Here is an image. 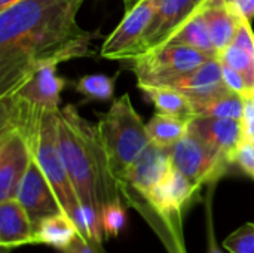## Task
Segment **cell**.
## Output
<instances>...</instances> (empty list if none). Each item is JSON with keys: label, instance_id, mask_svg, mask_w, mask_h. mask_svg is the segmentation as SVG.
<instances>
[{"label": "cell", "instance_id": "cell-26", "mask_svg": "<svg viewBox=\"0 0 254 253\" xmlns=\"http://www.w3.org/2000/svg\"><path fill=\"white\" fill-rule=\"evenodd\" d=\"M223 248L229 253H254V224H246L234 231L223 242Z\"/></svg>", "mask_w": 254, "mask_h": 253}, {"label": "cell", "instance_id": "cell-33", "mask_svg": "<svg viewBox=\"0 0 254 253\" xmlns=\"http://www.w3.org/2000/svg\"><path fill=\"white\" fill-rule=\"evenodd\" d=\"M16 1H19V0H0V9H4V7H7Z\"/></svg>", "mask_w": 254, "mask_h": 253}, {"label": "cell", "instance_id": "cell-28", "mask_svg": "<svg viewBox=\"0 0 254 253\" xmlns=\"http://www.w3.org/2000/svg\"><path fill=\"white\" fill-rule=\"evenodd\" d=\"M222 72H223L225 85H226L231 91H234V92L243 95L246 100H250V98H252V94H250V91H249V88H247V85H246V81L241 78V75H238L235 70H232L231 67H228V66H225V64H222Z\"/></svg>", "mask_w": 254, "mask_h": 253}, {"label": "cell", "instance_id": "cell-1", "mask_svg": "<svg viewBox=\"0 0 254 253\" xmlns=\"http://www.w3.org/2000/svg\"><path fill=\"white\" fill-rule=\"evenodd\" d=\"M85 0H19L0 9V98L36 69L94 57V34L77 24Z\"/></svg>", "mask_w": 254, "mask_h": 253}, {"label": "cell", "instance_id": "cell-2", "mask_svg": "<svg viewBox=\"0 0 254 253\" xmlns=\"http://www.w3.org/2000/svg\"><path fill=\"white\" fill-rule=\"evenodd\" d=\"M58 142L82 206L101 212L107 203L121 201V186L110 173L97 125L82 118L73 104L58 112Z\"/></svg>", "mask_w": 254, "mask_h": 253}, {"label": "cell", "instance_id": "cell-4", "mask_svg": "<svg viewBox=\"0 0 254 253\" xmlns=\"http://www.w3.org/2000/svg\"><path fill=\"white\" fill-rule=\"evenodd\" d=\"M58 112L45 110L39 128L31 137L30 148L33 158L42 169L48 182L54 188L63 212L71 216L80 206L73 183L70 180L58 142Z\"/></svg>", "mask_w": 254, "mask_h": 253}, {"label": "cell", "instance_id": "cell-31", "mask_svg": "<svg viewBox=\"0 0 254 253\" xmlns=\"http://www.w3.org/2000/svg\"><path fill=\"white\" fill-rule=\"evenodd\" d=\"M232 4L246 19L252 21L254 18V0H237Z\"/></svg>", "mask_w": 254, "mask_h": 253}, {"label": "cell", "instance_id": "cell-3", "mask_svg": "<svg viewBox=\"0 0 254 253\" xmlns=\"http://www.w3.org/2000/svg\"><path fill=\"white\" fill-rule=\"evenodd\" d=\"M97 130L110 173L121 183L140 154L150 145L147 127L135 112L128 94L116 98L109 112L100 116Z\"/></svg>", "mask_w": 254, "mask_h": 253}, {"label": "cell", "instance_id": "cell-16", "mask_svg": "<svg viewBox=\"0 0 254 253\" xmlns=\"http://www.w3.org/2000/svg\"><path fill=\"white\" fill-rule=\"evenodd\" d=\"M201 13L208 27L214 48L220 55L235 39L244 16L232 3H223L217 0H205Z\"/></svg>", "mask_w": 254, "mask_h": 253}, {"label": "cell", "instance_id": "cell-9", "mask_svg": "<svg viewBox=\"0 0 254 253\" xmlns=\"http://www.w3.org/2000/svg\"><path fill=\"white\" fill-rule=\"evenodd\" d=\"M205 0H158L155 15L143 34L137 58L170 43L179 30L201 12Z\"/></svg>", "mask_w": 254, "mask_h": 253}, {"label": "cell", "instance_id": "cell-32", "mask_svg": "<svg viewBox=\"0 0 254 253\" xmlns=\"http://www.w3.org/2000/svg\"><path fill=\"white\" fill-rule=\"evenodd\" d=\"M208 253H225L216 243V239H214V234L210 228V233H208Z\"/></svg>", "mask_w": 254, "mask_h": 253}, {"label": "cell", "instance_id": "cell-20", "mask_svg": "<svg viewBox=\"0 0 254 253\" xmlns=\"http://www.w3.org/2000/svg\"><path fill=\"white\" fill-rule=\"evenodd\" d=\"M138 88L149 97V100L155 104V107L161 113L188 118V119L196 116L193 101L179 89L170 86H149V85H141Z\"/></svg>", "mask_w": 254, "mask_h": 253}, {"label": "cell", "instance_id": "cell-19", "mask_svg": "<svg viewBox=\"0 0 254 253\" xmlns=\"http://www.w3.org/2000/svg\"><path fill=\"white\" fill-rule=\"evenodd\" d=\"M79 236V230L73 219L60 212L42 219L33 230V243L46 245L64 252Z\"/></svg>", "mask_w": 254, "mask_h": 253}, {"label": "cell", "instance_id": "cell-35", "mask_svg": "<svg viewBox=\"0 0 254 253\" xmlns=\"http://www.w3.org/2000/svg\"><path fill=\"white\" fill-rule=\"evenodd\" d=\"M252 100H254V94H253V97H252Z\"/></svg>", "mask_w": 254, "mask_h": 253}, {"label": "cell", "instance_id": "cell-23", "mask_svg": "<svg viewBox=\"0 0 254 253\" xmlns=\"http://www.w3.org/2000/svg\"><path fill=\"white\" fill-rule=\"evenodd\" d=\"M247 100L234 92L228 91L204 106L196 116H213V118H229V119H244Z\"/></svg>", "mask_w": 254, "mask_h": 253}, {"label": "cell", "instance_id": "cell-18", "mask_svg": "<svg viewBox=\"0 0 254 253\" xmlns=\"http://www.w3.org/2000/svg\"><path fill=\"white\" fill-rule=\"evenodd\" d=\"M33 245V224L16 198L0 201V246L13 249Z\"/></svg>", "mask_w": 254, "mask_h": 253}, {"label": "cell", "instance_id": "cell-10", "mask_svg": "<svg viewBox=\"0 0 254 253\" xmlns=\"http://www.w3.org/2000/svg\"><path fill=\"white\" fill-rule=\"evenodd\" d=\"M173 169L170 148L150 143L119 183L122 195L132 206L143 200Z\"/></svg>", "mask_w": 254, "mask_h": 253}, {"label": "cell", "instance_id": "cell-17", "mask_svg": "<svg viewBox=\"0 0 254 253\" xmlns=\"http://www.w3.org/2000/svg\"><path fill=\"white\" fill-rule=\"evenodd\" d=\"M222 64L235 70L246 81L253 97L254 94V33L252 21L243 18L232 43L219 55Z\"/></svg>", "mask_w": 254, "mask_h": 253}, {"label": "cell", "instance_id": "cell-21", "mask_svg": "<svg viewBox=\"0 0 254 253\" xmlns=\"http://www.w3.org/2000/svg\"><path fill=\"white\" fill-rule=\"evenodd\" d=\"M189 124L190 119L188 118H180V116H173L158 112L150 118L146 127L150 137V143H155L162 148H171L188 134Z\"/></svg>", "mask_w": 254, "mask_h": 253}, {"label": "cell", "instance_id": "cell-11", "mask_svg": "<svg viewBox=\"0 0 254 253\" xmlns=\"http://www.w3.org/2000/svg\"><path fill=\"white\" fill-rule=\"evenodd\" d=\"M33 152L25 136L15 127H0V201L16 197Z\"/></svg>", "mask_w": 254, "mask_h": 253}, {"label": "cell", "instance_id": "cell-22", "mask_svg": "<svg viewBox=\"0 0 254 253\" xmlns=\"http://www.w3.org/2000/svg\"><path fill=\"white\" fill-rule=\"evenodd\" d=\"M171 42L190 46L211 58H219V54L214 48L208 27H207L205 19L201 12L196 13L190 21H188L179 30V33L171 39Z\"/></svg>", "mask_w": 254, "mask_h": 253}, {"label": "cell", "instance_id": "cell-30", "mask_svg": "<svg viewBox=\"0 0 254 253\" xmlns=\"http://www.w3.org/2000/svg\"><path fill=\"white\" fill-rule=\"evenodd\" d=\"M244 125H246V140H254V100H247L246 103V116H244Z\"/></svg>", "mask_w": 254, "mask_h": 253}, {"label": "cell", "instance_id": "cell-5", "mask_svg": "<svg viewBox=\"0 0 254 253\" xmlns=\"http://www.w3.org/2000/svg\"><path fill=\"white\" fill-rule=\"evenodd\" d=\"M199 189V186L192 183L186 176L173 167L162 182H159L143 200L132 206L143 215L146 210H150L155 219L161 221L168 228L177 246L185 253L183 245L177 242V237L182 240V216L189 209Z\"/></svg>", "mask_w": 254, "mask_h": 253}, {"label": "cell", "instance_id": "cell-25", "mask_svg": "<svg viewBox=\"0 0 254 253\" xmlns=\"http://www.w3.org/2000/svg\"><path fill=\"white\" fill-rule=\"evenodd\" d=\"M101 221L104 228V236L109 237H119L127 225V212L122 201L107 203L101 209Z\"/></svg>", "mask_w": 254, "mask_h": 253}, {"label": "cell", "instance_id": "cell-8", "mask_svg": "<svg viewBox=\"0 0 254 253\" xmlns=\"http://www.w3.org/2000/svg\"><path fill=\"white\" fill-rule=\"evenodd\" d=\"M158 0H125V13L116 28L104 39L101 55L109 60L132 61L146 33Z\"/></svg>", "mask_w": 254, "mask_h": 253}, {"label": "cell", "instance_id": "cell-6", "mask_svg": "<svg viewBox=\"0 0 254 253\" xmlns=\"http://www.w3.org/2000/svg\"><path fill=\"white\" fill-rule=\"evenodd\" d=\"M211 60V57L186 45L170 42L131 63V69L137 76V86H161L165 82L189 73Z\"/></svg>", "mask_w": 254, "mask_h": 253}, {"label": "cell", "instance_id": "cell-12", "mask_svg": "<svg viewBox=\"0 0 254 253\" xmlns=\"http://www.w3.org/2000/svg\"><path fill=\"white\" fill-rule=\"evenodd\" d=\"M161 86H170L185 92L193 101L196 115L210 101L231 91L225 85L222 63L219 58H211L201 64L199 67H196L195 70L177 76Z\"/></svg>", "mask_w": 254, "mask_h": 253}, {"label": "cell", "instance_id": "cell-24", "mask_svg": "<svg viewBox=\"0 0 254 253\" xmlns=\"http://www.w3.org/2000/svg\"><path fill=\"white\" fill-rule=\"evenodd\" d=\"M118 75L113 78L106 75H88L82 76L76 84L74 89L85 97L86 101H107L113 98L115 92V81Z\"/></svg>", "mask_w": 254, "mask_h": 253}, {"label": "cell", "instance_id": "cell-29", "mask_svg": "<svg viewBox=\"0 0 254 253\" xmlns=\"http://www.w3.org/2000/svg\"><path fill=\"white\" fill-rule=\"evenodd\" d=\"M63 253H106V251L103 249V245L91 243L79 234Z\"/></svg>", "mask_w": 254, "mask_h": 253}, {"label": "cell", "instance_id": "cell-7", "mask_svg": "<svg viewBox=\"0 0 254 253\" xmlns=\"http://www.w3.org/2000/svg\"><path fill=\"white\" fill-rule=\"evenodd\" d=\"M170 155L173 167L199 188L217 182L232 166L228 158L190 131L170 148Z\"/></svg>", "mask_w": 254, "mask_h": 253}, {"label": "cell", "instance_id": "cell-27", "mask_svg": "<svg viewBox=\"0 0 254 253\" xmlns=\"http://www.w3.org/2000/svg\"><path fill=\"white\" fill-rule=\"evenodd\" d=\"M235 164L252 179H254V140H246L237 155H235Z\"/></svg>", "mask_w": 254, "mask_h": 253}, {"label": "cell", "instance_id": "cell-15", "mask_svg": "<svg viewBox=\"0 0 254 253\" xmlns=\"http://www.w3.org/2000/svg\"><path fill=\"white\" fill-rule=\"evenodd\" d=\"M58 64H43L36 69L12 94L3 98H13L30 106L60 110L61 91L65 81L57 75Z\"/></svg>", "mask_w": 254, "mask_h": 253}, {"label": "cell", "instance_id": "cell-34", "mask_svg": "<svg viewBox=\"0 0 254 253\" xmlns=\"http://www.w3.org/2000/svg\"><path fill=\"white\" fill-rule=\"evenodd\" d=\"M217 1H223V3H235L237 0H217Z\"/></svg>", "mask_w": 254, "mask_h": 253}, {"label": "cell", "instance_id": "cell-13", "mask_svg": "<svg viewBox=\"0 0 254 253\" xmlns=\"http://www.w3.org/2000/svg\"><path fill=\"white\" fill-rule=\"evenodd\" d=\"M15 198L25 209L33 224V230L42 219L63 212L54 188L48 182L46 176L43 174L34 158L31 160L28 170L25 171L18 186Z\"/></svg>", "mask_w": 254, "mask_h": 253}, {"label": "cell", "instance_id": "cell-14", "mask_svg": "<svg viewBox=\"0 0 254 253\" xmlns=\"http://www.w3.org/2000/svg\"><path fill=\"white\" fill-rule=\"evenodd\" d=\"M189 131L201 137L232 164H235L240 146L246 142L244 119L195 116L190 119Z\"/></svg>", "mask_w": 254, "mask_h": 253}]
</instances>
